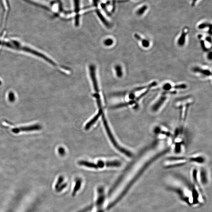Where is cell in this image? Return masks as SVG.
I'll return each mask as SVG.
<instances>
[{
  "instance_id": "6da1fadb",
  "label": "cell",
  "mask_w": 212,
  "mask_h": 212,
  "mask_svg": "<svg viewBox=\"0 0 212 212\" xmlns=\"http://www.w3.org/2000/svg\"><path fill=\"white\" fill-rule=\"evenodd\" d=\"M0 46L30 54V55L36 56L38 58H41L46 61L51 65H56V63H55L54 61L50 59L47 56H45L44 54L36 50L35 48H33L16 39H4L2 40L0 39Z\"/></svg>"
},
{
  "instance_id": "7a4b0ae2",
  "label": "cell",
  "mask_w": 212,
  "mask_h": 212,
  "mask_svg": "<svg viewBox=\"0 0 212 212\" xmlns=\"http://www.w3.org/2000/svg\"><path fill=\"white\" fill-rule=\"evenodd\" d=\"M102 119L104 126H105V129H106V131L107 132L108 135L109 137L110 140L112 141V143L114 145V147L120 152L125 154L127 156L129 157H132V154L130 151L124 149V148H122V147H120L119 145L117 143L114 137L112 135V133L111 132V130H110L109 126L108 125L106 119H105L103 115L102 116Z\"/></svg>"
},
{
  "instance_id": "3957f363",
  "label": "cell",
  "mask_w": 212,
  "mask_h": 212,
  "mask_svg": "<svg viewBox=\"0 0 212 212\" xmlns=\"http://www.w3.org/2000/svg\"><path fill=\"white\" fill-rule=\"evenodd\" d=\"M189 158L185 157H172L168 158L165 165L166 168L177 167L187 163Z\"/></svg>"
},
{
  "instance_id": "277c9868",
  "label": "cell",
  "mask_w": 212,
  "mask_h": 212,
  "mask_svg": "<svg viewBox=\"0 0 212 212\" xmlns=\"http://www.w3.org/2000/svg\"><path fill=\"white\" fill-rule=\"evenodd\" d=\"M97 192L98 195L96 201L97 211L103 210V207L105 200V190L104 188L102 186L99 187L97 190Z\"/></svg>"
},
{
  "instance_id": "5b68a950",
  "label": "cell",
  "mask_w": 212,
  "mask_h": 212,
  "mask_svg": "<svg viewBox=\"0 0 212 212\" xmlns=\"http://www.w3.org/2000/svg\"><path fill=\"white\" fill-rule=\"evenodd\" d=\"M41 127L39 125H35L30 126L24 127V128H21V129L18 128H14L12 129V131L15 133H18L21 131H33V130H40Z\"/></svg>"
},
{
  "instance_id": "8992f818",
  "label": "cell",
  "mask_w": 212,
  "mask_h": 212,
  "mask_svg": "<svg viewBox=\"0 0 212 212\" xmlns=\"http://www.w3.org/2000/svg\"><path fill=\"white\" fill-rule=\"evenodd\" d=\"M30 208V201L26 200L14 212H29Z\"/></svg>"
},
{
  "instance_id": "52a82bcc",
  "label": "cell",
  "mask_w": 212,
  "mask_h": 212,
  "mask_svg": "<svg viewBox=\"0 0 212 212\" xmlns=\"http://www.w3.org/2000/svg\"><path fill=\"white\" fill-rule=\"evenodd\" d=\"M166 98H167V97L165 96V94L164 93H163V95L159 98L158 100L152 106V110L154 112L157 111L161 107V106L163 105L165 101H166Z\"/></svg>"
},
{
  "instance_id": "ba28073f",
  "label": "cell",
  "mask_w": 212,
  "mask_h": 212,
  "mask_svg": "<svg viewBox=\"0 0 212 212\" xmlns=\"http://www.w3.org/2000/svg\"><path fill=\"white\" fill-rule=\"evenodd\" d=\"M103 114V111L102 109H99V112L98 113L96 116H95L94 118L91 120L89 122H88L87 123L85 127V129L86 130H88V129H90V128L92 126L93 124H94L98 120V118H99V117L101 115V114Z\"/></svg>"
},
{
  "instance_id": "9c48e42d",
  "label": "cell",
  "mask_w": 212,
  "mask_h": 212,
  "mask_svg": "<svg viewBox=\"0 0 212 212\" xmlns=\"http://www.w3.org/2000/svg\"><path fill=\"white\" fill-rule=\"evenodd\" d=\"M188 32L189 29L187 28H185L183 30L181 35L178 41V44L179 46H184L185 43L186 35Z\"/></svg>"
},
{
  "instance_id": "30bf717a",
  "label": "cell",
  "mask_w": 212,
  "mask_h": 212,
  "mask_svg": "<svg viewBox=\"0 0 212 212\" xmlns=\"http://www.w3.org/2000/svg\"><path fill=\"white\" fill-rule=\"evenodd\" d=\"M192 70L195 72L199 73L205 76H209L211 75V72L210 70L202 69L198 67H195Z\"/></svg>"
},
{
  "instance_id": "8fae6325",
  "label": "cell",
  "mask_w": 212,
  "mask_h": 212,
  "mask_svg": "<svg viewBox=\"0 0 212 212\" xmlns=\"http://www.w3.org/2000/svg\"><path fill=\"white\" fill-rule=\"evenodd\" d=\"M78 164L79 165L87 166V167L91 168H94L95 169L98 168V166L97 164L93 163L88 162V161H79Z\"/></svg>"
},
{
  "instance_id": "7c38bea8",
  "label": "cell",
  "mask_w": 212,
  "mask_h": 212,
  "mask_svg": "<svg viewBox=\"0 0 212 212\" xmlns=\"http://www.w3.org/2000/svg\"><path fill=\"white\" fill-rule=\"evenodd\" d=\"M81 184H82V180L81 179H78L76 180L75 186H74L73 190L72 192V195L73 196H75L77 192L80 190V188L81 187Z\"/></svg>"
},
{
  "instance_id": "4fadbf2b",
  "label": "cell",
  "mask_w": 212,
  "mask_h": 212,
  "mask_svg": "<svg viewBox=\"0 0 212 212\" xmlns=\"http://www.w3.org/2000/svg\"><path fill=\"white\" fill-rule=\"evenodd\" d=\"M189 161L190 162L202 164L204 162L205 160L203 157L201 156H192L188 158Z\"/></svg>"
},
{
  "instance_id": "5bb4252c",
  "label": "cell",
  "mask_w": 212,
  "mask_h": 212,
  "mask_svg": "<svg viewBox=\"0 0 212 212\" xmlns=\"http://www.w3.org/2000/svg\"><path fill=\"white\" fill-rule=\"evenodd\" d=\"M157 85V82L156 81H154V82H152V83L147 85L137 87V88H135V89L133 90V92L139 91L145 89V88H150L153 87H154V86Z\"/></svg>"
},
{
  "instance_id": "9a60e30c",
  "label": "cell",
  "mask_w": 212,
  "mask_h": 212,
  "mask_svg": "<svg viewBox=\"0 0 212 212\" xmlns=\"http://www.w3.org/2000/svg\"><path fill=\"white\" fill-rule=\"evenodd\" d=\"M135 37L136 39L137 40L140 41L141 42L142 46L145 48H148L149 47L150 45L149 42L148 40L146 39H142L139 35L137 34H135Z\"/></svg>"
},
{
  "instance_id": "2e32d148",
  "label": "cell",
  "mask_w": 212,
  "mask_h": 212,
  "mask_svg": "<svg viewBox=\"0 0 212 212\" xmlns=\"http://www.w3.org/2000/svg\"><path fill=\"white\" fill-rule=\"evenodd\" d=\"M135 103H136V101H131L128 102L122 103L112 106V108L116 109L124 107V106H127L129 105H133V104H135Z\"/></svg>"
},
{
  "instance_id": "e0dca14e",
  "label": "cell",
  "mask_w": 212,
  "mask_h": 212,
  "mask_svg": "<svg viewBox=\"0 0 212 212\" xmlns=\"http://www.w3.org/2000/svg\"><path fill=\"white\" fill-rule=\"evenodd\" d=\"M105 165L108 167H119L121 165L119 161H108L105 163Z\"/></svg>"
},
{
  "instance_id": "ac0fdd59",
  "label": "cell",
  "mask_w": 212,
  "mask_h": 212,
  "mask_svg": "<svg viewBox=\"0 0 212 212\" xmlns=\"http://www.w3.org/2000/svg\"><path fill=\"white\" fill-rule=\"evenodd\" d=\"M64 180V178L63 177H60L57 179V182H56V184L54 185V189L56 191L58 189L60 186L62 185Z\"/></svg>"
},
{
  "instance_id": "d6986e66",
  "label": "cell",
  "mask_w": 212,
  "mask_h": 212,
  "mask_svg": "<svg viewBox=\"0 0 212 212\" xmlns=\"http://www.w3.org/2000/svg\"><path fill=\"white\" fill-rule=\"evenodd\" d=\"M93 96L95 97L96 99L97 103L98 104V107L99 109H101L102 107L101 100L100 96L99 94V93H95L93 94Z\"/></svg>"
},
{
  "instance_id": "ffe728a7",
  "label": "cell",
  "mask_w": 212,
  "mask_h": 212,
  "mask_svg": "<svg viewBox=\"0 0 212 212\" xmlns=\"http://www.w3.org/2000/svg\"><path fill=\"white\" fill-rule=\"evenodd\" d=\"M147 6L144 5L142 6V7H141L139 9L137 10V12H136V14H137V15L140 16V15H142L143 14L145 13V11L147 10Z\"/></svg>"
},
{
  "instance_id": "44dd1931",
  "label": "cell",
  "mask_w": 212,
  "mask_h": 212,
  "mask_svg": "<svg viewBox=\"0 0 212 212\" xmlns=\"http://www.w3.org/2000/svg\"><path fill=\"white\" fill-rule=\"evenodd\" d=\"M115 70L117 76L118 77H122V75H123V72H122V67L120 65L116 66Z\"/></svg>"
},
{
  "instance_id": "7402d4cb",
  "label": "cell",
  "mask_w": 212,
  "mask_h": 212,
  "mask_svg": "<svg viewBox=\"0 0 212 212\" xmlns=\"http://www.w3.org/2000/svg\"><path fill=\"white\" fill-rule=\"evenodd\" d=\"M187 87V86L185 84H182L176 85L175 86H171V88H174L176 89H185Z\"/></svg>"
},
{
  "instance_id": "603a6c76",
  "label": "cell",
  "mask_w": 212,
  "mask_h": 212,
  "mask_svg": "<svg viewBox=\"0 0 212 212\" xmlns=\"http://www.w3.org/2000/svg\"><path fill=\"white\" fill-rule=\"evenodd\" d=\"M205 176V173L203 172V171H202L201 173V181L204 184H205L207 182L206 177Z\"/></svg>"
},
{
  "instance_id": "cb8c5ba5",
  "label": "cell",
  "mask_w": 212,
  "mask_h": 212,
  "mask_svg": "<svg viewBox=\"0 0 212 212\" xmlns=\"http://www.w3.org/2000/svg\"><path fill=\"white\" fill-rule=\"evenodd\" d=\"M113 40H112V39H110V38L106 39V40H105V41H104V45L106 46H111V45L113 44Z\"/></svg>"
},
{
  "instance_id": "d4e9b609",
  "label": "cell",
  "mask_w": 212,
  "mask_h": 212,
  "mask_svg": "<svg viewBox=\"0 0 212 212\" xmlns=\"http://www.w3.org/2000/svg\"><path fill=\"white\" fill-rule=\"evenodd\" d=\"M211 26V24L208 23H203L199 25L198 28L200 29H204L205 27H210Z\"/></svg>"
},
{
  "instance_id": "484cf974",
  "label": "cell",
  "mask_w": 212,
  "mask_h": 212,
  "mask_svg": "<svg viewBox=\"0 0 212 212\" xmlns=\"http://www.w3.org/2000/svg\"><path fill=\"white\" fill-rule=\"evenodd\" d=\"M171 85L169 83H166L164 85L163 89L165 90H171Z\"/></svg>"
},
{
  "instance_id": "4316f807",
  "label": "cell",
  "mask_w": 212,
  "mask_h": 212,
  "mask_svg": "<svg viewBox=\"0 0 212 212\" xmlns=\"http://www.w3.org/2000/svg\"><path fill=\"white\" fill-rule=\"evenodd\" d=\"M201 45L202 46V48L203 49V51H208V49L205 46V44L204 41L203 40H201Z\"/></svg>"
},
{
  "instance_id": "83f0119b",
  "label": "cell",
  "mask_w": 212,
  "mask_h": 212,
  "mask_svg": "<svg viewBox=\"0 0 212 212\" xmlns=\"http://www.w3.org/2000/svg\"><path fill=\"white\" fill-rule=\"evenodd\" d=\"M97 165H98V168H102L105 166V163L103 161H98Z\"/></svg>"
},
{
  "instance_id": "f1b7e54d",
  "label": "cell",
  "mask_w": 212,
  "mask_h": 212,
  "mask_svg": "<svg viewBox=\"0 0 212 212\" xmlns=\"http://www.w3.org/2000/svg\"><path fill=\"white\" fill-rule=\"evenodd\" d=\"M59 153L61 155H64V154H65V150L63 148L60 147L59 148Z\"/></svg>"
},
{
  "instance_id": "f546056e",
  "label": "cell",
  "mask_w": 212,
  "mask_h": 212,
  "mask_svg": "<svg viewBox=\"0 0 212 212\" xmlns=\"http://www.w3.org/2000/svg\"><path fill=\"white\" fill-rule=\"evenodd\" d=\"M135 94H134V93H131L130 95H129V98H130V99H135Z\"/></svg>"
},
{
  "instance_id": "4dcf8cb0",
  "label": "cell",
  "mask_w": 212,
  "mask_h": 212,
  "mask_svg": "<svg viewBox=\"0 0 212 212\" xmlns=\"http://www.w3.org/2000/svg\"><path fill=\"white\" fill-rule=\"evenodd\" d=\"M206 40L207 41H208V42H209V43H211L212 42V39L210 37H207L206 38Z\"/></svg>"
},
{
  "instance_id": "1f68e13d",
  "label": "cell",
  "mask_w": 212,
  "mask_h": 212,
  "mask_svg": "<svg viewBox=\"0 0 212 212\" xmlns=\"http://www.w3.org/2000/svg\"><path fill=\"white\" fill-rule=\"evenodd\" d=\"M208 59H209V60H211L212 59V52L211 51V52H209V54H208Z\"/></svg>"
},
{
  "instance_id": "d6a6232c",
  "label": "cell",
  "mask_w": 212,
  "mask_h": 212,
  "mask_svg": "<svg viewBox=\"0 0 212 212\" xmlns=\"http://www.w3.org/2000/svg\"><path fill=\"white\" fill-rule=\"evenodd\" d=\"M197 0H192V5L194 6V5L196 3V1H197Z\"/></svg>"
}]
</instances>
